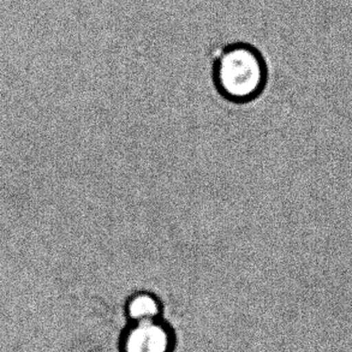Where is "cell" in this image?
I'll return each instance as SVG.
<instances>
[{
	"instance_id": "obj_1",
	"label": "cell",
	"mask_w": 352,
	"mask_h": 352,
	"mask_svg": "<svg viewBox=\"0 0 352 352\" xmlns=\"http://www.w3.org/2000/svg\"><path fill=\"white\" fill-rule=\"evenodd\" d=\"M210 82L225 100L243 105L256 100L268 86L266 63L254 48L236 45L215 60Z\"/></svg>"
},
{
	"instance_id": "obj_2",
	"label": "cell",
	"mask_w": 352,
	"mask_h": 352,
	"mask_svg": "<svg viewBox=\"0 0 352 352\" xmlns=\"http://www.w3.org/2000/svg\"><path fill=\"white\" fill-rule=\"evenodd\" d=\"M175 333L164 320L130 324L122 336V352H172Z\"/></svg>"
},
{
	"instance_id": "obj_3",
	"label": "cell",
	"mask_w": 352,
	"mask_h": 352,
	"mask_svg": "<svg viewBox=\"0 0 352 352\" xmlns=\"http://www.w3.org/2000/svg\"><path fill=\"white\" fill-rule=\"evenodd\" d=\"M125 314L130 324L160 319L162 303L157 295L148 291H140L129 297L125 303Z\"/></svg>"
}]
</instances>
